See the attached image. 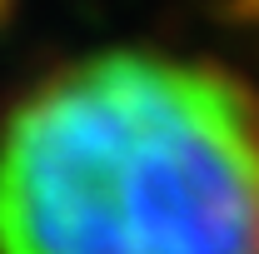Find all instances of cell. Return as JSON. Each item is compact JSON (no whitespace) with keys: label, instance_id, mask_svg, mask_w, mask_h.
I'll return each mask as SVG.
<instances>
[{"label":"cell","instance_id":"cell-1","mask_svg":"<svg viewBox=\"0 0 259 254\" xmlns=\"http://www.w3.org/2000/svg\"><path fill=\"white\" fill-rule=\"evenodd\" d=\"M0 254H259V100L150 45L55 65L0 120Z\"/></svg>","mask_w":259,"mask_h":254}]
</instances>
